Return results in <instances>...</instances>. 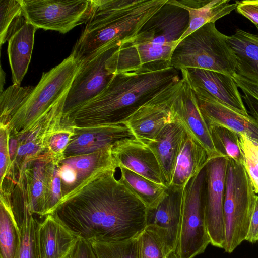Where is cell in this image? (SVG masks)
<instances>
[{
  "label": "cell",
  "instance_id": "cell-1",
  "mask_svg": "<svg viewBox=\"0 0 258 258\" xmlns=\"http://www.w3.org/2000/svg\"><path fill=\"white\" fill-rule=\"evenodd\" d=\"M115 171L97 174L59 202L51 214L88 241L137 238L146 227L147 207L116 179Z\"/></svg>",
  "mask_w": 258,
  "mask_h": 258
},
{
  "label": "cell",
  "instance_id": "cell-2",
  "mask_svg": "<svg viewBox=\"0 0 258 258\" xmlns=\"http://www.w3.org/2000/svg\"><path fill=\"white\" fill-rule=\"evenodd\" d=\"M180 79L177 70L167 63L114 74L98 95L63 115L61 122L71 127L124 123L141 106Z\"/></svg>",
  "mask_w": 258,
  "mask_h": 258
},
{
  "label": "cell",
  "instance_id": "cell-3",
  "mask_svg": "<svg viewBox=\"0 0 258 258\" xmlns=\"http://www.w3.org/2000/svg\"><path fill=\"white\" fill-rule=\"evenodd\" d=\"M168 0H96L95 9L70 54L79 66L133 38Z\"/></svg>",
  "mask_w": 258,
  "mask_h": 258
},
{
  "label": "cell",
  "instance_id": "cell-4",
  "mask_svg": "<svg viewBox=\"0 0 258 258\" xmlns=\"http://www.w3.org/2000/svg\"><path fill=\"white\" fill-rule=\"evenodd\" d=\"M188 24V13L168 1L133 38L117 48L107 60L106 68L115 74L152 64H171L172 53Z\"/></svg>",
  "mask_w": 258,
  "mask_h": 258
},
{
  "label": "cell",
  "instance_id": "cell-5",
  "mask_svg": "<svg viewBox=\"0 0 258 258\" xmlns=\"http://www.w3.org/2000/svg\"><path fill=\"white\" fill-rule=\"evenodd\" d=\"M79 69V64L70 55L43 73L32 93L5 125L9 137L23 134L49 113L64 109L67 96Z\"/></svg>",
  "mask_w": 258,
  "mask_h": 258
},
{
  "label": "cell",
  "instance_id": "cell-6",
  "mask_svg": "<svg viewBox=\"0 0 258 258\" xmlns=\"http://www.w3.org/2000/svg\"><path fill=\"white\" fill-rule=\"evenodd\" d=\"M215 23H208L180 40L174 50L171 66L176 70L200 69L236 74V61L227 41Z\"/></svg>",
  "mask_w": 258,
  "mask_h": 258
},
{
  "label": "cell",
  "instance_id": "cell-7",
  "mask_svg": "<svg viewBox=\"0 0 258 258\" xmlns=\"http://www.w3.org/2000/svg\"><path fill=\"white\" fill-rule=\"evenodd\" d=\"M225 187L223 249L231 253L245 240L256 195L243 164L229 158Z\"/></svg>",
  "mask_w": 258,
  "mask_h": 258
},
{
  "label": "cell",
  "instance_id": "cell-8",
  "mask_svg": "<svg viewBox=\"0 0 258 258\" xmlns=\"http://www.w3.org/2000/svg\"><path fill=\"white\" fill-rule=\"evenodd\" d=\"M205 176V166L183 188L181 220L175 250L179 258H194L203 253L210 243L203 198Z\"/></svg>",
  "mask_w": 258,
  "mask_h": 258
},
{
  "label": "cell",
  "instance_id": "cell-9",
  "mask_svg": "<svg viewBox=\"0 0 258 258\" xmlns=\"http://www.w3.org/2000/svg\"><path fill=\"white\" fill-rule=\"evenodd\" d=\"M24 16L37 29L64 34L87 23L96 6V0H20Z\"/></svg>",
  "mask_w": 258,
  "mask_h": 258
},
{
  "label": "cell",
  "instance_id": "cell-10",
  "mask_svg": "<svg viewBox=\"0 0 258 258\" xmlns=\"http://www.w3.org/2000/svg\"><path fill=\"white\" fill-rule=\"evenodd\" d=\"M184 84L181 78L163 89L138 109L124 123L134 137L147 144L175 118L173 104Z\"/></svg>",
  "mask_w": 258,
  "mask_h": 258
},
{
  "label": "cell",
  "instance_id": "cell-11",
  "mask_svg": "<svg viewBox=\"0 0 258 258\" xmlns=\"http://www.w3.org/2000/svg\"><path fill=\"white\" fill-rule=\"evenodd\" d=\"M228 158L219 156L207 162L203 189L206 223L210 244L223 248L225 237L224 202Z\"/></svg>",
  "mask_w": 258,
  "mask_h": 258
},
{
  "label": "cell",
  "instance_id": "cell-12",
  "mask_svg": "<svg viewBox=\"0 0 258 258\" xmlns=\"http://www.w3.org/2000/svg\"><path fill=\"white\" fill-rule=\"evenodd\" d=\"M117 49L105 50L79 66L67 96L63 115L94 98L107 86L114 74L106 68V62Z\"/></svg>",
  "mask_w": 258,
  "mask_h": 258
},
{
  "label": "cell",
  "instance_id": "cell-13",
  "mask_svg": "<svg viewBox=\"0 0 258 258\" xmlns=\"http://www.w3.org/2000/svg\"><path fill=\"white\" fill-rule=\"evenodd\" d=\"M112 147L87 154L60 157L57 175L63 190L72 194L100 173L116 170L118 167L112 155Z\"/></svg>",
  "mask_w": 258,
  "mask_h": 258
},
{
  "label": "cell",
  "instance_id": "cell-14",
  "mask_svg": "<svg viewBox=\"0 0 258 258\" xmlns=\"http://www.w3.org/2000/svg\"><path fill=\"white\" fill-rule=\"evenodd\" d=\"M183 188L169 186L155 206L147 208L146 227L159 236L167 254L177 245Z\"/></svg>",
  "mask_w": 258,
  "mask_h": 258
},
{
  "label": "cell",
  "instance_id": "cell-15",
  "mask_svg": "<svg viewBox=\"0 0 258 258\" xmlns=\"http://www.w3.org/2000/svg\"><path fill=\"white\" fill-rule=\"evenodd\" d=\"M182 78L201 89L220 103L243 115L249 116L233 77L224 73L200 69L181 70Z\"/></svg>",
  "mask_w": 258,
  "mask_h": 258
},
{
  "label": "cell",
  "instance_id": "cell-16",
  "mask_svg": "<svg viewBox=\"0 0 258 258\" xmlns=\"http://www.w3.org/2000/svg\"><path fill=\"white\" fill-rule=\"evenodd\" d=\"M111 153L118 168H127L166 186L157 160L147 144L135 138H125L112 146Z\"/></svg>",
  "mask_w": 258,
  "mask_h": 258
},
{
  "label": "cell",
  "instance_id": "cell-17",
  "mask_svg": "<svg viewBox=\"0 0 258 258\" xmlns=\"http://www.w3.org/2000/svg\"><path fill=\"white\" fill-rule=\"evenodd\" d=\"M72 127L74 134L63 152V157L92 153L112 147L119 140L135 138L125 123Z\"/></svg>",
  "mask_w": 258,
  "mask_h": 258
},
{
  "label": "cell",
  "instance_id": "cell-18",
  "mask_svg": "<svg viewBox=\"0 0 258 258\" xmlns=\"http://www.w3.org/2000/svg\"><path fill=\"white\" fill-rule=\"evenodd\" d=\"M173 109L175 118L206 150L209 159L222 156L214 145L196 95L184 80L183 87L173 102Z\"/></svg>",
  "mask_w": 258,
  "mask_h": 258
},
{
  "label": "cell",
  "instance_id": "cell-19",
  "mask_svg": "<svg viewBox=\"0 0 258 258\" xmlns=\"http://www.w3.org/2000/svg\"><path fill=\"white\" fill-rule=\"evenodd\" d=\"M188 84L196 95L200 109L208 126H225L245 135L258 144V122L253 117L234 111L218 102L201 89Z\"/></svg>",
  "mask_w": 258,
  "mask_h": 258
},
{
  "label": "cell",
  "instance_id": "cell-20",
  "mask_svg": "<svg viewBox=\"0 0 258 258\" xmlns=\"http://www.w3.org/2000/svg\"><path fill=\"white\" fill-rule=\"evenodd\" d=\"M55 157L48 150L38 158L27 163L18 173V175L24 180L29 210L33 215L44 216Z\"/></svg>",
  "mask_w": 258,
  "mask_h": 258
},
{
  "label": "cell",
  "instance_id": "cell-21",
  "mask_svg": "<svg viewBox=\"0 0 258 258\" xmlns=\"http://www.w3.org/2000/svg\"><path fill=\"white\" fill-rule=\"evenodd\" d=\"M185 130L182 123L175 118L147 144L157 160L167 187L172 182Z\"/></svg>",
  "mask_w": 258,
  "mask_h": 258
},
{
  "label": "cell",
  "instance_id": "cell-22",
  "mask_svg": "<svg viewBox=\"0 0 258 258\" xmlns=\"http://www.w3.org/2000/svg\"><path fill=\"white\" fill-rule=\"evenodd\" d=\"M38 238L41 258H66L80 238L49 214L40 223Z\"/></svg>",
  "mask_w": 258,
  "mask_h": 258
},
{
  "label": "cell",
  "instance_id": "cell-23",
  "mask_svg": "<svg viewBox=\"0 0 258 258\" xmlns=\"http://www.w3.org/2000/svg\"><path fill=\"white\" fill-rule=\"evenodd\" d=\"M230 2L229 0H169L170 4L182 8L188 13V27L180 41L206 24L215 23L236 9L237 2L234 3Z\"/></svg>",
  "mask_w": 258,
  "mask_h": 258
},
{
  "label": "cell",
  "instance_id": "cell-24",
  "mask_svg": "<svg viewBox=\"0 0 258 258\" xmlns=\"http://www.w3.org/2000/svg\"><path fill=\"white\" fill-rule=\"evenodd\" d=\"M209 159L206 150L185 130L170 186L183 188L203 169Z\"/></svg>",
  "mask_w": 258,
  "mask_h": 258
},
{
  "label": "cell",
  "instance_id": "cell-25",
  "mask_svg": "<svg viewBox=\"0 0 258 258\" xmlns=\"http://www.w3.org/2000/svg\"><path fill=\"white\" fill-rule=\"evenodd\" d=\"M36 30L26 20L8 40V54L14 84L20 85L28 71Z\"/></svg>",
  "mask_w": 258,
  "mask_h": 258
},
{
  "label": "cell",
  "instance_id": "cell-26",
  "mask_svg": "<svg viewBox=\"0 0 258 258\" xmlns=\"http://www.w3.org/2000/svg\"><path fill=\"white\" fill-rule=\"evenodd\" d=\"M257 34L242 29L227 36V41L234 52L236 73L253 83L258 84V25Z\"/></svg>",
  "mask_w": 258,
  "mask_h": 258
},
{
  "label": "cell",
  "instance_id": "cell-27",
  "mask_svg": "<svg viewBox=\"0 0 258 258\" xmlns=\"http://www.w3.org/2000/svg\"><path fill=\"white\" fill-rule=\"evenodd\" d=\"M20 231L11 204V196L1 192L0 258H18Z\"/></svg>",
  "mask_w": 258,
  "mask_h": 258
},
{
  "label": "cell",
  "instance_id": "cell-28",
  "mask_svg": "<svg viewBox=\"0 0 258 258\" xmlns=\"http://www.w3.org/2000/svg\"><path fill=\"white\" fill-rule=\"evenodd\" d=\"M119 168V181L142 201L147 208L155 206L168 188L164 185L154 182L127 168Z\"/></svg>",
  "mask_w": 258,
  "mask_h": 258
},
{
  "label": "cell",
  "instance_id": "cell-29",
  "mask_svg": "<svg viewBox=\"0 0 258 258\" xmlns=\"http://www.w3.org/2000/svg\"><path fill=\"white\" fill-rule=\"evenodd\" d=\"M208 127L214 145L218 153L222 156L243 164L239 134L222 125H211Z\"/></svg>",
  "mask_w": 258,
  "mask_h": 258
},
{
  "label": "cell",
  "instance_id": "cell-30",
  "mask_svg": "<svg viewBox=\"0 0 258 258\" xmlns=\"http://www.w3.org/2000/svg\"><path fill=\"white\" fill-rule=\"evenodd\" d=\"M40 225L29 209L19 227L20 239L18 258H41L38 238Z\"/></svg>",
  "mask_w": 258,
  "mask_h": 258
},
{
  "label": "cell",
  "instance_id": "cell-31",
  "mask_svg": "<svg viewBox=\"0 0 258 258\" xmlns=\"http://www.w3.org/2000/svg\"><path fill=\"white\" fill-rule=\"evenodd\" d=\"M0 43L2 45L27 20L20 0H0Z\"/></svg>",
  "mask_w": 258,
  "mask_h": 258
},
{
  "label": "cell",
  "instance_id": "cell-32",
  "mask_svg": "<svg viewBox=\"0 0 258 258\" xmlns=\"http://www.w3.org/2000/svg\"><path fill=\"white\" fill-rule=\"evenodd\" d=\"M35 87L13 84L1 93L0 125H6L24 103Z\"/></svg>",
  "mask_w": 258,
  "mask_h": 258
},
{
  "label": "cell",
  "instance_id": "cell-33",
  "mask_svg": "<svg viewBox=\"0 0 258 258\" xmlns=\"http://www.w3.org/2000/svg\"><path fill=\"white\" fill-rule=\"evenodd\" d=\"M89 242L96 258H138L137 237L120 242Z\"/></svg>",
  "mask_w": 258,
  "mask_h": 258
},
{
  "label": "cell",
  "instance_id": "cell-34",
  "mask_svg": "<svg viewBox=\"0 0 258 258\" xmlns=\"http://www.w3.org/2000/svg\"><path fill=\"white\" fill-rule=\"evenodd\" d=\"M239 140L243 166L255 192L258 194V144L243 134H239Z\"/></svg>",
  "mask_w": 258,
  "mask_h": 258
},
{
  "label": "cell",
  "instance_id": "cell-35",
  "mask_svg": "<svg viewBox=\"0 0 258 258\" xmlns=\"http://www.w3.org/2000/svg\"><path fill=\"white\" fill-rule=\"evenodd\" d=\"M138 258H166L165 246L159 236L146 228L137 237Z\"/></svg>",
  "mask_w": 258,
  "mask_h": 258
},
{
  "label": "cell",
  "instance_id": "cell-36",
  "mask_svg": "<svg viewBox=\"0 0 258 258\" xmlns=\"http://www.w3.org/2000/svg\"><path fill=\"white\" fill-rule=\"evenodd\" d=\"M74 134V130L72 127L61 122V126L50 139L48 150L56 156H62Z\"/></svg>",
  "mask_w": 258,
  "mask_h": 258
},
{
  "label": "cell",
  "instance_id": "cell-37",
  "mask_svg": "<svg viewBox=\"0 0 258 258\" xmlns=\"http://www.w3.org/2000/svg\"><path fill=\"white\" fill-rule=\"evenodd\" d=\"M0 175L1 183L11 168L9 151V131L5 125H0Z\"/></svg>",
  "mask_w": 258,
  "mask_h": 258
},
{
  "label": "cell",
  "instance_id": "cell-38",
  "mask_svg": "<svg viewBox=\"0 0 258 258\" xmlns=\"http://www.w3.org/2000/svg\"><path fill=\"white\" fill-rule=\"evenodd\" d=\"M237 2V12L249 19L255 25H258V0Z\"/></svg>",
  "mask_w": 258,
  "mask_h": 258
},
{
  "label": "cell",
  "instance_id": "cell-39",
  "mask_svg": "<svg viewBox=\"0 0 258 258\" xmlns=\"http://www.w3.org/2000/svg\"><path fill=\"white\" fill-rule=\"evenodd\" d=\"M66 258H96L90 243L80 238Z\"/></svg>",
  "mask_w": 258,
  "mask_h": 258
},
{
  "label": "cell",
  "instance_id": "cell-40",
  "mask_svg": "<svg viewBox=\"0 0 258 258\" xmlns=\"http://www.w3.org/2000/svg\"><path fill=\"white\" fill-rule=\"evenodd\" d=\"M245 240L251 243L258 242V196L257 195Z\"/></svg>",
  "mask_w": 258,
  "mask_h": 258
},
{
  "label": "cell",
  "instance_id": "cell-41",
  "mask_svg": "<svg viewBox=\"0 0 258 258\" xmlns=\"http://www.w3.org/2000/svg\"><path fill=\"white\" fill-rule=\"evenodd\" d=\"M233 78L238 87L258 101V84L251 82L236 73L233 76Z\"/></svg>",
  "mask_w": 258,
  "mask_h": 258
},
{
  "label": "cell",
  "instance_id": "cell-42",
  "mask_svg": "<svg viewBox=\"0 0 258 258\" xmlns=\"http://www.w3.org/2000/svg\"><path fill=\"white\" fill-rule=\"evenodd\" d=\"M243 92L241 96L249 109L248 112L258 122V101L248 93Z\"/></svg>",
  "mask_w": 258,
  "mask_h": 258
},
{
  "label": "cell",
  "instance_id": "cell-43",
  "mask_svg": "<svg viewBox=\"0 0 258 258\" xmlns=\"http://www.w3.org/2000/svg\"><path fill=\"white\" fill-rule=\"evenodd\" d=\"M1 93L2 92L3 90V86L5 84V73L3 70L2 67L1 69Z\"/></svg>",
  "mask_w": 258,
  "mask_h": 258
},
{
  "label": "cell",
  "instance_id": "cell-44",
  "mask_svg": "<svg viewBox=\"0 0 258 258\" xmlns=\"http://www.w3.org/2000/svg\"><path fill=\"white\" fill-rule=\"evenodd\" d=\"M166 258H179L176 251L169 252L166 255Z\"/></svg>",
  "mask_w": 258,
  "mask_h": 258
}]
</instances>
